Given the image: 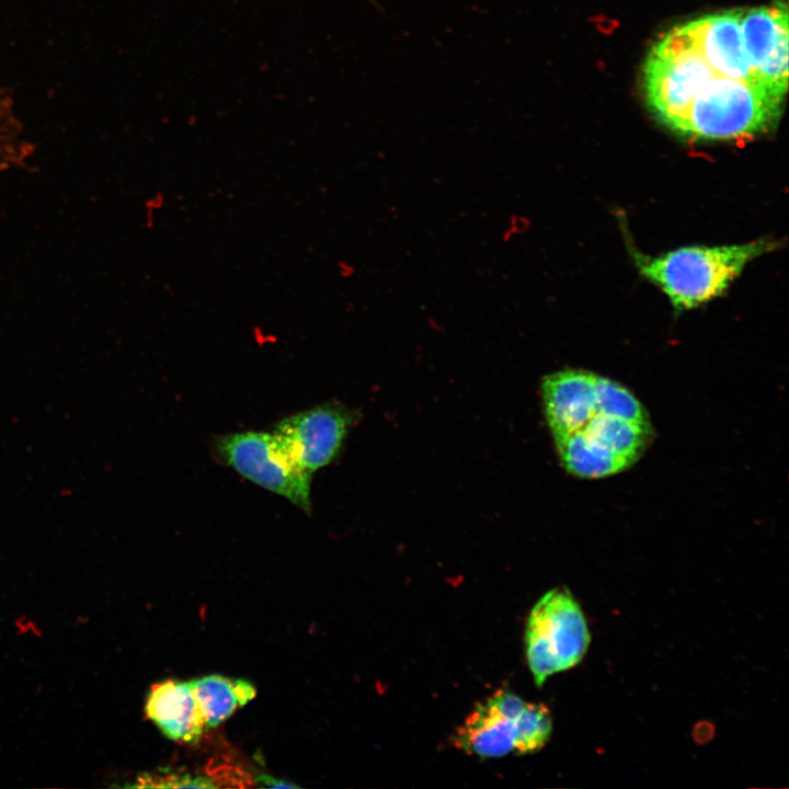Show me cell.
<instances>
[{
    "mask_svg": "<svg viewBox=\"0 0 789 789\" xmlns=\"http://www.w3.org/2000/svg\"><path fill=\"white\" fill-rule=\"evenodd\" d=\"M596 377L585 369H564L544 378V408L553 438L578 431L590 418Z\"/></svg>",
    "mask_w": 789,
    "mask_h": 789,
    "instance_id": "obj_11",
    "label": "cell"
},
{
    "mask_svg": "<svg viewBox=\"0 0 789 789\" xmlns=\"http://www.w3.org/2000/svg\"><path fill=\"white\" fill-rule=\"evenodd\" d=\"M643 70L648 105L673 132L698 91L721 76L709 66L683 25L655 43Z\"/></svg>",
    "mask_w": 789,
    "mask_h": 789,
    "instance_id": "obj_5",
    "label": "cell"
},
{
    "mask_svg": "<svg viewBox=\"0 0 789 789\" xmlns=\"http://www.w3.org/2000/svg\"><path fill=\"white\" fill-rule=\"evenodd\" d=\"M788 7L777 0L744 10L742 35L746 56L757 80L782 99L788 88Z\"/></svg>",
    "mask_w": 789,
    "mask_h": 789,
    "instance_id": "obj_8",
    "label": "cell"
},
{
    "mask_svg": "<svg viewBox=\"0 0 789 789\" xmlns=\"http://www.w3.org/2000/svg\"><path fill=\"white\" fill-rule=\"evenodd\" d=\"M651 432V424L603 411L595 395L594 408L586 422L578 431L553 439L561 464L569 473L598 479L632 466L648 446Z\"/></svg>",
    "mask_w": 789,
    "mask_h": 789,
    "instance_id": "obj_3",
    "label": "cell"
},
{
    "mask_svg": "<svg viewBox=\"0 0 789 789\" xmlns=\"http://www.w3.org/2000/svg\"><path fill=\"white\" fill-rule=\"evenodd\" d=\"M743 13L742 9H733L702 16L683 26L718 75L761 83L746 56L741 26Z\"/></svg>",
    "mask_w": 789,
    "mask_h": 789,
    "instance_id": "obj_10",
    "label": "cell"
},
{
    "mask_svg": "<svg viewBox=\"0 0 789 789\" xmlns=\"http://www.w3.org/2000/svg\"><path fill=\"white\" fill-rule=\"evenodd\" d=\"M552 717L542 702H526L517 724L513 753L533 754L541 750L550 737Z\"/></svg>",
    "mask_w": 789,
    "mask_h": 789,
    "instance_id": "obj_14",
    "label": "cell"
},
{
    "mask_svg": "<svg viewBox=\"0 0 789 789\" xmlns=\"http://www.w3.org/2000/svg\"><path fill=\"white\" fill-rule=\"evenodd\" d=\"M591 636L584 614L564 586L549 590L533 606L526 622L525 645L535 684L567 671L584 658Z\"/></svg>",
    "mask_w": 789,
    "mask_h": 789,
    "instance_id": "obj_4",
    "label": "cell"
},
{
    "mask_svg": "<svg viewBox=\"0 0 789 789\" xmlns=\"http://www.w3.org/2000/svg\"><path fill=\"white\" fill-rule=\"evenodd\" d=\"M188 683L204 716L206 728L218 725L255 696V688L250 683L221 675H209Z\"/></svg>",
    "mask_w": 789,
    "mask_h": 789,
    "instance_id": "obj_13",
    "label": "cell"
},
{
    "mask_svg": "<svg viewBox=\"0 0 789 789\" xmlns=\"http://www.w3.org/2000/svg\"><path fill=\"white\" fill-rule=\"evenodd\" d=\"M356 420L350 409L328 403L282 420L273 435L290 461L312 474L336 457Z\"/></svg>",
    "mask_w": 789,
    "mask_h": 789,
    "instance_id": "obj_7",
    "label": "cell"
},
{
    "mask_svg": "<svg viewBox=\"0 0 789 789\" xmlns=\"http://www.w3.org/2000/svg\"><path fill=\"white\" fill-rule=\"evenodd\" d=\"M146 713L170 739L197 741L205 728V719L190 683L165 681L152 686Z\"/></svg>",
    "mask_w": 789,
    "mask_h": 789,
    "instance_id": "obj_12",
    "label": "cell"
},
{
    "mask_svg": "<svg viewBox=\"0 0 789 789\" xmlns=\"http://www.w3.org/2000/svg\"><path fill=\"white\" fill-rule=\"evenodd\" d=\"M258 781L262 782V785H264V786H266V787H273V788H274V787H277V788H281V787H282V788H283V787H284V788L296 787L295 785L285 782V781H283V780H281V779H276V778H273V777L267 776V775H262V776H260V777L258 778Z\"/></svg>",
    "mask_w": 789,
    "mask_h": 789,
    "instance_id": "obj_15",
    "label": "cell"
},
{
    "mask_svg": "<svg viewBox=\"0 0 789 789\" xmlns=\"http://www.w3.org/2000/svg\"><path fill=\"white\" fill-rule=\"evenodd\" d=\"M215 449L238 473L310 513L311 474L290 461L273 433L227 434L216 439Z\"/></svg>",
    "mask_w": 789,
    "mask_h": 789,
    "instance_id": "obj_6",
    "label": "cell"
},
{
    "mask_svg": "<svg viewBox=\"0 0 789 789\" xmlns=\"http://www.w3.org/2000/svg\"><path fill=\"white\" fill-rule=\"evenodd\" d=\"M527 701L507 688L476 705L451 736V743L481 758L502 757L514 751L517 719Z\"/></svg>",
    "mask_w": 789,
    "mask_h": 789,
    "instance_id": "obj_9",
    "label": "cell"
},
{
    "mask_svg": "<svg viewBox=\"0 0 789 789\" xmlns=\"http://www.w3.org/2000/svg\"><path fill=\"white\" fill-rule=\"evenodd\" d=\"M781 101L761 83L716 76L695 95L674 132L700 140L753 138L776 124Z\"/></svg>",
    "mask_w": 789,
    "mask_h": 789,
    "instance_id": "obj_2",
    "label": "cell"
},
{
    "mask_svg": "<svg viewBox=\"0 0 789 789\" xmlns=\"http://www.w3.org/2000/svg\"><path fill=\"white\" fill-rule=\"evenodd\" d=\"M778 242L759 239L742 244L686 247L660 256L632 251L639 273L656 285L677 310L696 308L719 297L758 256Z\"/></svg>",
    "mask_w": 789,
    "mask_h": 789,
    "instance_id": "obj_1",
    "label": "cell"
}]
</instances>
